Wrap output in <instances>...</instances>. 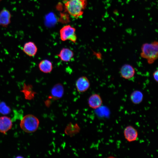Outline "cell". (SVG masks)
I'll return each mask as SVG.
<instances>
[{
	"label": "cell",
	"mask_w": 158,
	"mask_h": 158,
	"mask_svg": "<svg viewBox=\"0 0 158 158\" xmlns=\"http://www.w3.org/2000/svg\"><path fill=\"white\" fill-rule=\"evenodd\" d=\"M103 103L102 99L99 95L94 94L89 97L88 103L89 107L92 109H96L100 107Z\"/></svg>",
	"instance_id": "cell-10"
},
{
	"label": "cell",
	"mask_w": 158,
	"mask_h": 158,
	"mask_svg": "<svg viewBox=\"0 0 158 158\" xmlns=\"http://www.w3.org/2000/svg\"><path fill=\"white\" fill-rule=\"evenodd\" d=\"M58 56L61 61L68 62L70 61L73 58L74 53L70 49L63 48L61 50Z\"/></svg>",
	"instance_id": "cell-13"
},
{
	"label": "cell",
	"mask_w": 158,
	"mask_h": 158,
	"mask_svg": "<svg viewBox=\"0 0 158 158\" xmlns=\"http://www.w3.org/2000/svg\"><path fill=\"white\" fill-rule=\"evenodd\" d=\"M38 67L40 70L44 73H50L53 69L51 62L47 59L41 61L39 63Z\"/></svg>",
	"instance_id": "cell-14"
},
{
	"label": "cell",
	"mask_w": 158,
	"mask_h": 158,
	"mask_svg": "<svg viewBox=\"0 0 158 158\" xmlns=\"http://www.w3.org/2000/svg\"><path fill=\"white\" fill-rule=\"evenodd\" d=\"M66 11L76 18L82 16L87 5L86 0H64Z\"/></svg>",
	"instance_id": "cell-1"
},
{
	"label": "cell",
	"mask_w": 158,
	"mask_h": 158,
	"mask_svg": "<svg viewBox=\"0 0 158 158\" xmlns=\"http://www.w3.org/2000/svg\"><path fill=\"white\" fill-rule=\"evenodd\" d=\"M2 0H0V2H1V1Z\"/></svg>",
	"instance_id": "cell-18"
},
{
	"label": "cell",
	"mask_w": 158,
	"mask_h": 158,
	"mask_svg": "<svg viewBox=\"0 0 158 158\" xmlns=\"http://www.w3.org/2000/svg\"><path fill=\"white\" fill-rule=\"evenodd\" d=\"M143 95L141 92L139 90H136L133 91L131 93L130 99L132 102L135 104L140 103L142 101Z\"/></svg>",
	"instance_id": "cell-15"
},
{
	"label": "cell",
	"mask_w": 158,
	"mask_h": 158,
	"mask_svg": "<svg viewBox=\"0 0 158 158\" xmlns=\"http://www.w3.org/2000/svg\"><path fill=\"white\" fill-rule=\"evenodd\" d=\"M23 50L26 55L32 57L36 54L37 51V48L34 42L30 41L24 44Z\"/></svg>",
	"instance_id": "cell-12"
},
{
	"label": "cell",
	"mask_w": 158,
	"mask_h": 158,
	"mask_svg": "<svg viewBox=\"0 0 158 158\" xmlns=\"http://www.w3.org/2000/svg\"><path fill=\"white\" fill-rule=\"evenodd\" d=\"M64 92V87L60 83H58L54 85L51 91V95L49 98L53 100H57L61 98Z\"/></svg>",
	"instance_id": "cell-7"
},
{
	"label": "cell",
	"mask_w": 158,
	"mask_h": 158,
	"mask_svg": "<svg viewBox=\"0 0 158 158\" xmlns=\"http://www.w3.org/2000/svg\"><path fill=\"white\" fill-rule=\"evenodd\" d=\"M123 134L125 139L129 142L135 141L138 138L137 130L131 126H127L124 128Z\"/></svg>",
	"instance_id": "cell-5"
},
{
	"label": "cell",
	"mask_w": 158,
	"mask_h": 158,
	"mask_svg": "<svg viewBox=\"0 0 158 158\" xmlns=\"http://www.w3.org/2000/svg\"><path fill=\"white\" fill-rule=\"evenodd\" d=\"M158 71L157 69L155 71L153 74L154 78L155 81H156L157 82L158 81Z\"/></svg>",
	"instance_id": "cell-17"
},
{
	"label": "cell",
	"mask_w": 158,
	"mask_h": 158,
	"mask_svg": "<svg viewBox=\"0 0 158 158\" xmlns=\"http://www.w3.org/2000/svg\"><path fill=\"white\" fill-rule=\"evenodd\" d=\"M11 15L9 11L3 9L0 12V26L7 27L11 23Z\"/></svg>",
	"instance_id": "cell-11"
},
{
	"label": "cell",
	"mask_w": 158,
	"mask_h": 158,
	"mask_svg": "<svg viewBox=\"0 0 158 158\" xmlns=\"http://www.w3.org/2000/svg\"><path fill=\"white\" fill-rule=\"evenodd\" d=\"M75 29L69 25L64 26L60 30V35L61 40L65 41L69 40L73 43L77 40L75 34Z\"/></svg>",
	"instance_id": "cell-4"
},
{
	"label": "cell",
	"mask_w": 158,
	"mask_h": 158,
	"mask_svg": "<svg viewBox=\"0 0 158 158\" xmlns=\"http://www.w3.org/2000/svg\"><path fill=\"white\" fill-rule=\"evenodd\" d=\"M135 72L134 68L129 64L123 65L120 69L121 76L126 79H129L132 78L134 76Z\"/></svg>",
	"instance_id": "cell-9"
},
{
	"label": "cell",
	"mask_w": 158,
	"mask_h": 158,
	"mask_svg": "<svg viewBox=\"0 0 158 158\" xmlns=\"http://www.w3.org/2000/svg\"><path fill=\"white\" fill-rule=\"evenodd\" d=\"M10 108L4 102H0V114L6 115L10 114L11 112Z\"/></svg>",
	"instance_id": "cell-16"
},
{
	"label": "cell",
	"mask_w": 158,
	"mask_h": 158,
	"mask_svg": "<svg viewBox=\"0 0 158 158\" xmlns=\"http://www.w3.org/2000/svg\"><path fill=\"white\" fill-rule=\"evenodd\" d=\"M75 86L77 90L80 92H85L88 90L90 86V81L87 77L82 76L77 80Z\"/></svg>",
	"instance_id": "cell-6"
},
{
	"label": "cell",
	"mask_w": 158,
	"mask_h": 158,
	"mask_svg": "<svg viewBox=\"0 0 158 158\" xmlns=\"http://www.w3.org/2000/svg\"><path fill=\"white\" fill-rule=\"evenodd\" d=\"M12 126V122L10 117L5 116L0 117V132L6 134L11 128Z\"/></svg>",
	"instance_id": "cell-8"
},
{
	"label": "cell",
	"mask_w": 158,
	"mask_h": 158,
	"mask_svg": "<svg viewBox=\"0 0 158 158\" xmlns=\"http://www.w3.org/2000/svg\"><path fill=\"white\" fill-rule=\"evenodd\" d=\"M39 121L35 116L28 114L24 116L20 122L21 128L25 132L30 133L35 132L39 125Z\"/></svg>",
	"instance_id": "cell-3"
},
{
	"label": "cell",
	"mask_w": 158,
	"mask_h": 158,
	"mask_svg": "<svg viewBox=\"0 0 158 158\" xmlns=\"http://www.w3.org/2000/svg\"><path fill=\"white\" fill-rule=\"evenodd\" d=\"M141 57L147 60L149 64L153 63L158 57V42L154 41L151 43H145L141 47Z\"/></svg>",
	"instance_id": "cell-2"
}]
</instances>
